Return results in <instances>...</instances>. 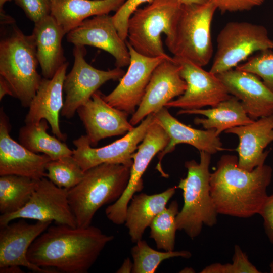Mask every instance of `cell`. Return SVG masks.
<instances>
[{
    "label": "cell",
    "mask_w": 273,
    "mask_h": 273,
    "mask_svg": "<svg viewBox=\"0 0 273 273\" xmlns=\"http://www.w3.org/2000/svg\"><path fill=\"white\" fill-rule=\"evenodd\" d=\"M32 34L35 41L37 57L42 77L50 79L66 62L62 45V39L66 34L50 15L34 23Z\"/></svg>",
    "instance_id": "cb8c5ba5"
},
{
    "label": "cell",
    "mask_w": 273,
    "mask_h": 273,
    "mask_svg": "<svg viewBox=\"0 0 273 273\" xmlns=\"http://www.w3.org/2000/svg\"><path fill=\"white\" fill-rule=\"evenodd\" d=\"M48 124L44 119L36 123L25 124L19 130V143L34 153L48 156L52 160L73 155V150L63 141L48 133Z\"/></svg>",
    "instance_id": "83f0119b"
},
{
    "label": "cell",
    "mask_w": 273,
    "mask_h": 273,
    "mask_svg": "<svg viewBox=\"0 0 273 273\" xmlns=\"http://www.w3.org/2000/svg\"><path fill=\"white\" fill-rule=\"evenodd\" d=\"M178 212V204L176 201H173L150 224V237L154 240L158 249L174 251L175 233L177 230L176 217Z\"/></svg>",
    "instance_id": "f546056e"
},
{
    "label": "cell",
    "mask_w": 273,
    "mask_h": 273,
    "mask_svg": "<svg viewBox=\"0 0 273 273\" xmlns=\"http://www.w3.org/2000/svg\"><path fill=\"white\" fill-rule=\"evenodd\" d=\"M12 0H0V9L2 10L4 5L7 2L11 1Z\"/></svg>",
    "instance_id": "ee69618b"
},
{
    "label": "cell",
    "mask_w": 273,
    "mask_h": 273,
    "mask_svg": "<svg viewBox=\"0 0 273 273\" xmlns=\"http://www.w3.org/2000/svg\"><path fill=\"white\" fill-rule=\"evenodd\" d=\"M221 13L248 11L262 5L265 0H211Z\"/></svg>",
    "instance_id": "8d00e7d4"
},
{
    "label": "cell",
    "mask_w": 273,
    "mask_h": 273,
    "mask_svg": "<svg viewBox=\"0 0 273 273\" xmlns=\"http://www.w3.org/2000/svg\"><path fill=\"white\" fill-rule=\"evenodd\" d=\"M181 5L203 4L209 0H177Z\"/></svg>",
    "instance_id": "b9f144b4"
},
{
    "label": "cell",
    "mask_w": 273,
    "mask_h": 273,
    "mask_svg": "<svg viewBox=\"0 0 273 273\" xmlns=\"http://www.w3.org/2000/svg\"><path fill=\"white\" fill-rule=\"evenodd\" d=\"M67 40L74 46H89L112 55L116 67L129 65L130 56L126 42L115 27L112 16L104 14L83 21L67 34Z\"/></svg>",
    "instance_id": "2e32d148"
},
{
    "label": "cell",
    "mask_w": 273,
    "mask_h": 273,
    "mask_svg": "<svg viewBox=\"0 0 273 273\" xmlns=\"http://www.w3.org/2000/svg\"><path fill=\"white\" fill-rule=\"evenodd\" d=\"M1 273H22L23 272L20 266H9L0 268Z\"/></svg>",
    "instance_id": "60d3db41"
},
{
    "label": "cell",
    "mask_w": 273,
    "mask_h": 273,
    "mask_svg": "<svg viewBox=\"0 0 273 273\" xmlns=\"http://www.w3.org/2000/svg\"><path fill=\"white\" fill-rule=\"evenodd\" d=\"M258 214L263 218L265 233L273 244V194L268 196Z\"/></svg>",
    "instance_id": "74e56055"
},
{
    "label": "cell",
    "mask_w": 273,
    "mask_h": 273,
    "mask_svg": "<svg viewBox=\"0 0 273 273\" xmlns=\"http://www.w3.org/2000/svg\"><path fill=\"white\" fill-rule=\"evenodd\" d=\"M236 69L251 73L262 80L263 83L273 92V50L258 52Z\"/></svg>",
    "instance_id": "d6a6232c"
},
{
    "label": "cell",
    "mask_w": 273,
    "mask_h": 273,
    "mask_svg": "<svg viewBox=\"0 0 273 273\" xmlns=\"http://www.w3.org/2000/svg\"><path fill=\"white\" fill-rule=\"evenodd\" d=\"M272 169L265 164L252 171L238 166V157L222 155L210 173V194L218 214L249 218L259 211L268 197Z\"/></svg>",
    "instance_id": "7a4b0ae2"
},
{
    "label": "cell",
    "mask_w": 273,
    "mask_h": 273,
    "mask_svg": "<svg viewBox=\"0 0 273 273\" xmlns=\"http://www.w3.org/2000/svg\"><path fill=\"white\" fill-rule=\"evenodd\" d=\"M169 137L164 129L155 121L147 130L136 152L132 155L133 163L127 187L121 197L105 209L107 218L120 225L125 222L127 206L136 192L143 188L142 176L150 162L168 144Z\"/></svg>",
    "instance_id": "7c38bea8"
},
{
    "label": "cell",
    "mask_w": 273,
    "mask_h": 273,
    "mask_svg": "<svg viewBox=\"0 0 273 273\" xmlns=\"http://www.w3.org/2000/svg\"><path fill=\"white\" fill-rule=\"evenodd\" d=\"M0 226V268L22 266L38 273H56L53 269L38 267L28 260L27 253L34 240L51 224V221L29 224L24 219Z\"/></svg>",
    "instance_id": "e0dca14e"
},
{
    "label": "cell",
    "mask_w": 273,
    "mask_h": 273,
    "mask_svg": "<svg viewBox=\"0 0 273 273\" xmlns=\"http://www.w3.org/2000/svg\"><path fill=\"white\" fill-rule=\"evenodd\" d=\"M31 21L36 23L51 13V0H14Z\"/></svg>",
    "instance_id": "e575fe53"
},
{
    "label": "cell",
    "mask_w": 273,
    "mask_h": 273,
    "mask_svg": "<svg viewBox=\"0 0 273 273\" xmlns=\"http://www.w3.org/2000/svg\"><path fill=\"white\" fill-rule=\"evenodd\" d=\"M176 186L157 194L134 195L128 204L125 224L131 240L136 243L142 239L146 229L164 209L175 193Z\"/></svg>",
    "instance_id": "d4e9b609"
},
{
    "label": "cell",
    "mask_w": 273,
    "mask_h": 273,
    "mask_svg": "<svg viewBox=\"0 0 273 273\" xmlns=\"http://www.w3.org/2000/svg\"><path fill=\"white\" fill-rule=\"evenodd\" d=\"M133 267V262L129 258L125 259L121 267L117 270V273H130L132 272Z\"/></svg>",
    "instance_id": "ab89813d"
},
{
    "label": "cell",
    "mask_w": 273,
    "mask_h": 273,
    "mask_svg": "<svg viewBox=\"0 0 273 273\" xmlns=\"http://www.w3.org/2000/svg\"><path fill=\"white\" fill-rule=\"evenodd\" d=\"M38 180L17 175H1V215L13 213L24 206L29 200Z\"/></svg>",
    "instance_id": "f1b7e54d"
},
{
    "label": "cell",
    "mask_w": 273,
    "mask_h": 273,
    "mask_svg": "<svg viewBox=\"0 0 273 273\" xmlns=\"http://www.w3.org/2000/svg\"><path fill=\"white\" fill-rule=\"evenodd\" d=\"M68 190L57 186L46 177L39 179L24 206L13 213L1 215L0 226L17 219H29L76 227L68 201Z\"/></svg>",
    "instance_id": "30bf717a"
},
{
    "label": "cell",
    "mask_w": 273,
    "mask_h": 273,
    "mask_svg": "<svg viewBox=\"0 0 273 273\" xmlns=\"http://www.w3.org/2000/svg\"><path fill=\"white\" fill-rule=\"evenodd\" d=\"M270 267V272L273 273V262H272L269 265Z\"/></svg>",
    "instance_id": "f6af8a7d"
},
{
    "label": "cell",
    "mask_w": 273,
    "mask_h": 273,
    "mask_svg": "<svg viewBox=\"0 0 273 273\" xmlns=\"http://www.w3.org/2000/svg\"><path fill=\"white\" fill-rule=\"evenodd\" d=\"M126 0H54L51 15L66 34L91 16L117 11Z\"/></svg>",
    "instance_id": "484cf974"
},
{
    "label": "cell",
    "mask_w": 273,
    "mask_h": 273,
    "mask_svg": "<svg viewBox=\"0 0 273 273\" xmlns=\"http://www.w3.org/2000/svg\"><path fill=\"white\" fill-rule=\"evenodd\" d=\"M114 236L94 226L50 225L32 243L27 256L33 264L64 273H87Z\"/></svg>",
    "instance_id": "6da1fadb"
},
{
    "label": "cell",
    "mask_w": 273,
    "mask_h": 273,
    "mask_svg": "<svg viewBox=\"0 0 273 273\" xmlns=\"http://www.w3.org/2000/svg\"><path fill=\"white\" fill-rule=\"evenodd\" d=\"M135 243L131 250L133 264L132 273H154L164 260L178 257L188 259L192 256L191 252L186 250L159 251L152 248L142 239Z\"/></svg>",
    "instance_id": "4dcf8cb0"
},
{
    "label": "cell",
    "mask_w": 273,
    "mask_h": 273,
    "mask_svg": "<svg viewBox=\"0 0 273 273\" xmlns=\"http://www.w3.org/2000/svg\"><path fill=\"white\" fill-rule=\"evenodd\" d=\"M129 167L104 163L84 172L81 181L68 190V198L77 227L91 223L97 211L113 203L122 195L128 184Z\"/></svg>",
    "instance_id": "3957f363"
},
{
    "label": "cell",
    "mask_w": 273,
    "mask_h": 273,
    "mask_svg": "<svg viewBox=\"0 0 273 273\" xmlns=\"http://www.w3.org/2000/svg\"><path fill=\"white\" fill-rule=\"evenodd\" d=\"M11 125L3 108L0 109V176L17 175L40 179L46 177V166L51 159L34 153L13 140Z\"/></svg>",
    "instance_id": "d6986e66"
},
{
    "label": "cell",
    "mask_w": 273,
    "mask_h": 273,
    "mask_svg": "<svg viewBox=\"0 0 273 273\" xmlns=\"http://www.w3.org/2000/svg\"><path fill=\"white\" fill-rule=\"evenodd\" d=\"M130 61L127 71L118 85L103 99L112 107L133 114L145 94L155 68L169 56L149 57L137 52L126 41Z\"/></svg>",
    "instance_id": "5bb4252c"
},
{
    "label": "cell",
    "mask_w": 273,
    "mask_h": 273,
    "mask_svg": "<svg viewBox=\"0 0 273 273\" xmlns=\"http://www.w3.org/2000/svg\"><path fill=\"white\" fill-rule=\"evenodd\" d=\"M181 114H197L206 117H196L194 123L202 125L205 129H215L218 135L230 128L246 125L254 121L248 115L239 100L233 96L209 109H181L177 113V115Z\"/></svg>",
    "instance_id": "4316f807"
},
{
    "label": "cell",
    "mask_w": 273,
    "mask_h": 273,
    "mask_svg": "<svg viewBox=\"0 0 273 273\" xmlns=\"http://www.w3.org/2000/svg\"><path fill=\"white\" fill-rule=\"evenodd\" d=\"M38 64L33 35H26L13 26L1 39L0 76L24 107H29L42 79L37 70Z\"/></svg>",
    "instance_id": "8992f818"
},
{
    "label": "cell",
    "mask_w": 273,
    "mask_h": 273,
    "mask_svg": "<svg viewBox=\"0 0 273 273\" xmlns=\"http://www.w3.org/2000/svg\"><path fill=\"white\" fill-rule=\"evenodd\" d=\"M53 1H54V0H51V2H52Z\"/></svg>",
    "instance_id": "bcb514c9"
},
{
    "label": "cell",
    "mask_w": 273,
    "mask_h": 273,
    "mask_svg": "<svg viewBox=\"0 0 273 273\" xmlns=\"http://www.w3.org/2000/svg\"><path fill=\"white\" fill-rule=\"evenodd\" d=\"M68 62L64 63L50 79L42 77L36 94L31 100L25 116V124L36 123L46 120L52 132L62 141L67 136L62 132L59 124V114L64 106L63 85Z\"/></svg>",
    "instance_id": "7402d4cb"
},
{
    "label": "cell",
    "mask_w": 273,
    "mask_h": 273,
    "mask_svg": "<svg viewBox=\"0 0 273 273\" xmlns=\"http://www.w3.org/2000/svg\"><path fill=\"white\" fill-rule=\"evenodd\" d=\"M74 64L71 71L66 75L63 85L65 100L61 112L62 116L70 119L77 109L89 100L93 94L109 80H120L124 75L121 68L109 70L94 68L85 60V46H74Z\"/></svg>",
    "instance_id": "9c48e42d"
},
{
    "label": "cell",
    "mask_w": 273,
    "mask_h": 273,
    "mask_svg": "<svg viewBox=\"0 0 273 273\" xmlns=\"http://www.w3.org/2000/svg\"><path fill=\"white\" fill-rule=\"evenodd\" d=\"M77 113L92 146L103 139L125 134L134 127L128 121L129 114L109 105L98 90Z\"/></svg>",
    "instance_id": "ac0fdd59"
},
{
    "label": "cell",
    "mask_w": 273,
    "mask_h": 273,
    "mask_svg": "<svg viewBox=\"0 0 273 273\" xmlns=\"http://www.w3.org/2000/svg\"><path fill=\"white\" fill-rule=\"evenodd\" d=\"M222 273H259L257 268L249 260L247 255L238 245L234 247L232 263L221 264Z\"/></svg>",
    "instance_id": "d590c367"
},
{
    "label": "cell",
    "mask_w": 273,
    "mask_h": 273,
    "mask_svg": "<svg viewBox=\"0 0 273 273\" xmlns=\"http://www.w3.org/2000/svg\"><path fill=\"white\" fill-rule=\"evenodd\" d=\"M154 122L152 113L121 139L98 148L92 147L86 135H81L73 141L76 147L73 150V157L84 172L104 163L122 164L131 167L133 153Z\"/></svg>",
    "instance_id": "8fae6325"
},
{
    "label": "cell",
    "mask_w": 273,
    "mask_h": 273,
    "mask_svg": "<svg viewBox=\"0 0 273 273\" xmlns=\"http://www.w3.org/2000/svg\"><path fill=\"white\" fill-rule=\"evenodd\" d=\"M180 272H195V270L192 267H185Z\"/></svg>",
    "instance_id": "7bdbcfd3"
},
{
    "label": "cell",
    "mask_w": 273,
    "mask_h": 273,
    "mask_svg": "<svg viewBox=\"0 0 273 273\" xmlns=\"http://www.w3.org/2000/svg\"><path fill=\"white\" fill-rule=\"evenodd\" d=\"M177 0H153L130 17L127 41L139 53L149 57L166 56L161 34L167 36L181 8Z\"/></svg>",
    "instance_id": "52a82bcc"
},
{
    "label": "cell",
    "mask_w": 273,
    "mask_h": 273,
    "mask_svg": "<svg viewBox=\"0 0 273 273\" xmlns=\"http://www.w3.org/2000/svg\"><path fill=\"white\" fill-rule=\"evenodd\" d=\"M179 65L181 77L187 83L184 94L168 102L165 107L184 110L215 107L231 95L217 75L188 60L173 57Z\"/></svg>",
    "instance_id": "4fadbf2b"
},
{
    "label": "cell",
    "mask_w": 273,
    "mask_h": 273,
    "mask_svg": "<svg viewBox=\"0 0 273 273\" xmlns=\"http://www.w3.org/2000/svg\"><path fill=\"white\" fill-rule=\"evenodd\" d=\"M273 50V40L262 25L227 23L216 38V50L209 71L215 75L234 69L256 52Z\"/></svg>",
    "instance_id": "ba28073f"
},
{
    "label": "cell",
    "mask_w": 273,
    "mask_h": 273,
    "mask_svg": "<svg viewBox=\"0 0 273 273\" xmlns=\"http://www.w3.org/2000/svg\"><path fill=\"white\" fill-rule=\"evenodd\" d=\"M217 76L229 93L240 100L252 120L273 114V92L257 76L236 68Z\"/></svg>",
    "instance_id": "ffe728a7"
},
{
    "label": "cell",
    "mask_w": 273,
    "mask_h": 273,
    "mask_svg": "<svg viewBox=\"0 0 273 273\" xmlns=\"http://www.w3.org/2000/svg\"><path fill=\"white\" fill-rule=\"evenodd\" d=\"M217 9L211 0L203 4L181 5L165 40L174 57L202 67L209 63L213 53L211 23Z\"/></svg>",
    "instance_id": "277c9868"
},
{
    "label": "cell",
    "mask_w": 273,
    "mask_h": 273,
    "mask_svg": "<svg viewBox=\"0 0 273 273\" xmlns=\"http://www.w3.org/2000/svg\"><path fill=\"white\" fill-rule=\"evenodd\" d=\"M6 95L13 97V93L8 82L0 76V100Z\"/></svg>",
    "instance_id": "f35d334b"
},
{
    "label": "cell",
    "mask_w": 273,
    "mask_h": 273,
    "mask_svg": "<svg viewBox=\"0 0 273 273\" xmlns=\"http://www.w3.org/2000/svg\"><path fill=\"white\" fill-rule=\"evenodd\" d=\"M179 65L173 57L165 58L154 70L143 98L129 120L133 126L148 115L159 111L184 94L187 83L181 77Z\"/></svg>",
    "instance_id": "9a60e30c"
},
{
    "label": "cell",
    "mask_w": 273,
    "mask_h": 273,
    "mask_svg": "<svg viewBox=\"0 0 273 273\" xmlns=\"http://www.w3.org/2000/svg\"><path fill=\"white\" fill-rule=\"evenodd\" d=\"M46 170V177L57 186L68 190L77 185L84 174L73 155L51 160Z\"/></svg>",
    "instance_id": "1f68e13d"
},
{
    "label": "cell",
    "mask_w": 273,
    "mask_h": 273,
    "mask_svg": "<svg viewBox=\"0 0 273 273\" xmlns=\"http://www.w3.org/2000/svg\"><path fill=\"white\" fill-rule=\"evenodd\" d=\"M153 0H126L123 5L112 16L113 23L121 38L125 40L127 37L128 21L138 9L139 6L145 3H150Z\"/></svg>",
    "instance_id": "836d02e7"
},
{
    "label": "cell",
    "mask_w": 273,
    "mask_h": 273,
    "mask_svg": "<svg viewBox=\"0 0 273 273\" xmlns=\"http://www.w3.org/2000/svg\"><path fill=\"white\" fill-rule=\"evenodd\" d=\"M225 132L235 134L239 139L236 149L239 167L252 171L264 164L269 154V151L265 149L273 142V114L230 128Z\"/></svg>",
    "instance_id": "603a6c76"
},
{
    "label": "cell",
    "mask_w": 273,
    "mask_h": 273,
    "mask_svg": "<svg viewBox=\"0 0 273 273\" xmlns=\"http://www.w3.org/2000/svg\"><path fill=\"white\" fill-rule=\"evenodd\" d=\"M210 154L200 151V162L186 161L187 176L180 179L177 188L183 191L184 205L176 217L177 230L184 231L192 239L200 235L203 225L217 223V212L210 191Z\"/></svg>",
    "instance_id": "5b68a950"
},
{
    "label": "cell",
    "mask_w": 273,
    "mask_h": 273,
    "mask_svg": "<svg viewBox=\"0 0 273 273\" xmlns=\"http://www.w3.org/2000/svg\"><path fill=\"white\" fill-rule=\"evenodd\" d=\"M154 115L155 122L164 129L169 137L168 144L158 155L159 161L156 169L163 177H168V175L163 170L162 159L179 144L191 145L199 152L205 151L210 154L225 150L215 129L200 130L186 125L171 115L165 107Z\"/></svg>",
    "instance_id": "44dd1931"
}]
</instances>
